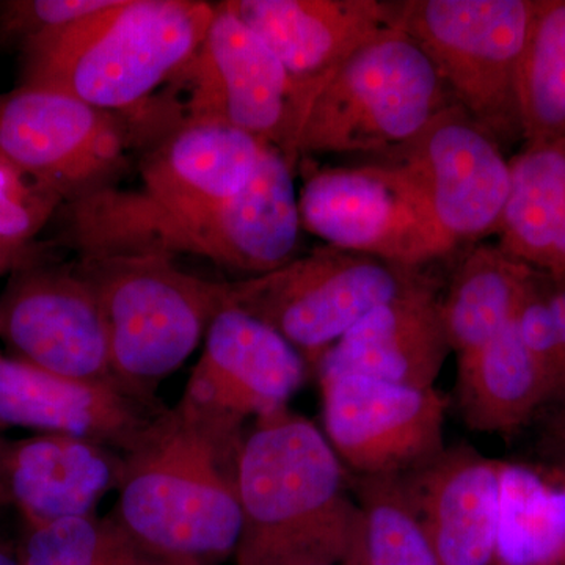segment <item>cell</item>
Here are the masks:
<instances>
[{
	"mask_svg": "<svg viewBox=\"0 0 565 565\" xmlns=\"http://www.w3.org/2000/svg\"><path fill=\"white\" fill-rule=\"evenodd\" d=\"M162 411L121 385L63 377L0 353V434L74 435L122 455Z\"/></svg>",
	"mask_w": 565,
	"mask_h": 565,
	"instance_id": "18",
	"label": "cell"
},
{
	"mask_svg": "<svg viewBox=\"0 0 565 565\" xmlns=\"http://www.w3.org/2000/svg\"><path fill=\"white\" fill-rule=\"evenodd\" d=\"M326 437L356 476H403L445 451L446 401L352 373H319Z\"/></svg>",
	"mask_w": 565,
	"mask_h": 565,
	"instance_id": "13",
	"label": "cell"
},
{
	"mask_svg": "<svg viewBox=\"0 0 565 565\" xmlns=\"http://www.w3.org/2000/svg\"><path fill=\"white\" fill-rule=\"evenodd\" d=\"M430 281L414 267L323 245L273 273L228 282V307L269 326L318 367L364 316Z\"/></svg>",
	"mask_w": 565,
	"mask_h": 565,
	"instance_id": "9",
	"label": "cell"
},
{
	"mask_svg": "<svg viewBox=\"0 0 565 565\" xmlns=\"http://www.w3.org/2000/svg\"><path fill=\"white\" fill-rule=\"evenodd\" d=\"M215 3L111 0L106 9L22 47V84L134 115L199 50Z\"/></svg>",
	"mask_w": 565,
	"mask_h": 565,
	"instance_id": "4",
	"label": "cell"
},
{
	"mask_svg": "<svg viewBox=\"0 0 565 565\" xmlns=\"http://www.w3.org/2000/svg\"><path fill=\"white\" fill-rule=\"evenodd\" d=\"M226 6L277 55L308 110L353 52L396 25V2L379 0H228Z\"/></svg>",
	"mask_w": 565,
	"mask_h": 565,
	"instance_id": "17",
	"label": "cell"
},
{
	"mask_svg": "<svg viewBox=\"0 0 565 565\" xmlns=\"http://www.w3.org/2000/svg\"><path fill=\"white\" fill-rule=\"evenodd\" d=\"M326 435L289 407L255 419L237 463L236 565H353L362 516Z\"/></svg>",
	"mask_w": 565,
	"mask_h": 565,
	"instance_id": "2",
	"label": "cell"
},
{
	"mask_svg": "<svg viewBox=\"0 0 565 565\" xmlns=\"http://www.w3.org/2000/svg\"><path fill=\"white\" fill-rule=\"evenodd\" d=\"M520 337L548 388L550 399L565 403V351L548 300V277L537 273L516 315Z\"/></svg>",
	"mask_w": 565,
	"mask_h": 565,
	"instance_id": "30",
	"label": "cell"
},
{
	"mask_svg": "<svg viewBox=\"0 0 565 565\" xmlns=\"http://www.w3.org/2000/svg\"><path fill=\"white\" fill-rule=\"evenodd\" d=\"M516 96L525 145L565 137V0H535Z\"/></svg>",
	"mask_w": 565,
	"mask_h": 565,
	"instance_id": "26",
	"label": "cell"
},
{
	"mask_svg": "<svg viewBox=\"0 0 565 565\" xmlns=\"http://www.w3.org/2000/svg\"><path fill=\"white\" fill-rule=\"evenodd\" d=\"M63 204L54 189L0 152V241L32 243Z\"/></svg>",
	"mask_w": 565,
	"mask_h": 565,
	"instance_id": "29",
	"label": "cell"
},
{
	"mask_svg": "<svg viewBox=\"0 0 565 565\" xmlns=\"http://www.w3.org/2000/svg\"><path fill=\"white\" fill-rule=\"evenodd\" d=\"M43 258L41 247L35 244H17L0 241V277L6 274H13L14 270L28 266V264L40 262Z\"/></svg>",
	"mask_w": 565,
	"mask_h": 565,
	"instance_id": "32",
	"label": "cell"
},
{
	"mask_svg": "<svg viewBox=\"0 0 565 565\" xmlns=\"http://www.w3.org/2000/svg\"><path fill=\"white\" fill-rule=\"evenodd\" d=\"M511 193L498 230V247L545 273L565 215V137L523 145L511 161Z\"/></svg>",
	"mask_w": 565,
	"mask_h": 565,
	"instance_id": "24",
	"label": "cell"
},
{
	"mask_svg": "<svg viewBox=\"0 0 565 565\" xmlns=\"http://www.w3.org/2000/svg\"><path fill=\"white\" fill-rule=\"evenodd\" d=\"M151 107L163 132L180 122H218L250 134L296 170L308 107L277 55L228 6L215 3L199 50Z\"/></svg>",
	"mask_w": 565,
	"mask_h": 565,
	"instance_id": "7",
	"label": "cell"
},
{
	"mask_svg": "<svg viewBox=\"0 0 565 565\" xmlns=\"http://www.w3.org/2000/svg\"><path fill=\"white\" fill-rule=\"evenodd\" d=\"M379 161L403 167L423 185L441 228L457 245L497 234L511 193V163L484 126L446 107Z\"/></svg>",
	"mask_w": 565,
	"mask_h": 565,
	"instance_id": "14",
	"label": "cell"
},
{
	"mask_svg": "<svg viewBox=\"0 0 565 565\" xmlns=\"http://www.w3.org/2000/svg\"><path fill=\"white\" fill-rule=\"evenodd\" d=\"M0 435H2V434H0Z\"/></svg>",
	"mask_w": 565,
	"mask_h": 565,
	"instance_id": "39",
	"label": "cell"
},
{
	"mask_svg": "<svg viewBox=\"0 0 565 565\" xmlns=\"http://www.w3.org/2000/svg\"><path fill=\"white\" fill-rule=\"evenodd\" d=\"M266 148L250 134L218 122H180L148 145L139 166L140 191L111 185L92 196L118 210L154 214L211 210L243 191Z\"/></svg>",
	"mask_w": 565,
	"mask_h": 565,
	"instance_id": "16",
	"label": "cell"
},
{
	"mask_svg": "<svg viewBox=\"0 0 565 565\" xmlns=\"http://www.w3.org/2000/svg\"><path fill=\"white\" fill-rule=\"evenodd\" d=\"M76 266L102 308L115 381L154 403L159 382L228 307V282L185 273L163 255L79 256Z\"/></svg>",
	"mask_w": 565,
	"mask_h": 565,
	"instance_id": "5",
	"label": "cell"
},
{
	"mask_svg": "<svg viewBox=\"0 0 565 565\" xmlns=\"http://www.w3.org/2000/svg\"><path fill=\"white\" fill-rule=\"evenodd\" d=\"M117 449L66 434L28 438L0 435V504L20 512L25 526L96 514L120 484Z\"/></svg>",
	"mask_w": 565,
	"mask_h": 565,
	"instance_id": "19",
	"label": "cell"
},
{
	"mask_svg": "<svg viewBox=\"0 0 565 565\" xmlns=\"http://www.w3.org/2000/svg\"><path fill=\"white\" fill-rule=\"evenodd\" d=\"M0 565H21L18 548L0 539Z\"/></svg>",
	"mask_w": 565,
	"mask_h": 565,
	"instance_id": "35",
	"label": "cell"
},
{
	"mask_svg": "<svg viewBox=\"0 0 565 565\" xmlns=\"http://www.w3.org/2000/svg\"><path fill=\"white\" fill-rule=\"evenodd\" d=\"M557 438H559L565 449V414L557 419Z\"/></svg>",
	"mask_w": 565,
	"mask_h": 565,
	"instance_id": "36",
	"label": "cell"
},
{
	"mask_svg": "<svg viewBox=\"0 0 565 565\" xmlns=\"http://www.w3.org/2000/svg\"><path fill=\"white\" fill-rule=\"evenodd\" d=\"M561 468H563V470L565 471V463H564V465H563V467H561Z\"/></svg>",
	"mask_w": 565,
	"mask_h": 565,
	"instance_id": "38",
	"label": "cell"
},
{
	"mask_svg": "<svg viewBox=\"0 0 565 565\" xmlns=\"http://www.w3.org/2000/svg\"><path fill=\"white\" fill-rule=\"evenodd\" d=\"M545 275L550 278L559 277L565 274V215L557 228L555 243L550 252L548 263H546Z\"/></svg>",
	"mask_w": 565,
	"mask_h": 565,
	"instance_id": "33",
	"label": "cell"
},
{
	"mask_svg": "<svg viewBox=\"0 0 565 565\" xmlns=\"http://www.w3.org/2000/svg\"><path fill=\"white\" fill-rule=\"evenodd\" d=\"M548 300L552 305L553 315H555V321L557 330H559L561 340H563L565 351V291H559L552 286L548 280Z\"/></svg>",
	"mask_w": 565,
	"mask_h": 565,
	"instance_id": "34",
	"label": "cell"
},
{
	"mask_svg": "<svg viewBox=\"0 0 565 565\" xmlns=\"http://www.w3.org/2000/svg\"><path fill=\"white\" fill-rule=\"evenodd\" d=\"M79 256L191 255L258 277L299 256L302 232L294 169L267 147L250 182L228 202L189 214L118 210L84 196L63 204Z\"/></svg>",
	"mask_w": 565,
	"mask_h": 565,
	"instance_id": "3",
	"label": "cell"
},
{
	"mask_svg": "<svg viewBox=\"0 0 565 565\" xmlns=\"http://www.w3.org/2000/svg\"><path fill=\"white\" fill-rule=\"evenodd\" d=\"M449 352L437 282L430 281L364 316L326 352L316 370L435 388Z\"/></svg>",
	"mask_w": 565,
	"mask_h": 565,
	"instance_id": "21",
	"label": "cell"
},
{
	"mask_svg": "<svg viewBox=\"0 0 565 565\" xmlns=\"http://www.w3.org/2000/svg\"><path fill=\"white\" fill-rule=\"evenodd\" d=\"M550 399L548 388L520 337L516 318L489 343L457 355V404L465 424L511 434Z\"/></svg>",
	"mask_w": 565,
	"mask_h": 565,
	"instance_id": "22",
	"label": "cell"
},
{
	"mask_svg": "<svg viewBox=\"0 0 565 565\" xmlns=\"http://www.w3.org/2000/svg\"><path fill=\"white\" fill-rule=\"evenodd\" d=\"M18 555L21 565H180L141 545L114 514L28 526Z\"/></svg>",
	"mask_w": 565,
	"mask_h": 565,
	"instance_id": "28",
	"label": "cell"
},
{
	"mask_svg": "<svg viewBox=\"0 0 565 565\" xmlns=\"http://www.w3.org/2000/svg\"><path fill=\"white\" fill-rule=\"evenodd\" d=\"M302 228L326 245L422 269L457 244L414 174L394 163L327 167L305 181Z\"/></svg>",
	"mask_w": 565,
	"mask_h": 565,
	"instance_id": "10",
	"label": "cell"
},
{
	"mask_svg": "<svg viewBox=\"0 0 565 565\" xmlns=\"http://www.w3.org/2000/svg\"><path fill=\"white\" fill-rule=\"evenodd\" d=\"M535 0H404L396 25L433 62L452 102L501 145L522 139L520 62Z\"/></svg>",
	"mask_w": 565,
	"mask_h": 565,
	"instance_id": "8",
	"label": "cell"
},
{
	"mask_svg": "<svg viewBox=\"0 0 565 565\" xmlns=\"http://www.w3.org/2000/svg\"><path fill=\"white\" fill-rule=\"evenodd\" d=\"M136 141L131 121L54 88L0 93V152L71 203L117 184Z\"/></svg>",
	"mask_w": 565,
	"mask_h": 565,
	"instance_id": "11",
	"label": "cell"
},
{
	"mask_svg": "<svg viewBox=\"0 0 565 565\" xmlns=\"http://www.w3.org/2000/svg\"><path fill=\"white\" fill-rule=\"evenodd\" d=\"M494 565H565V471L501 462Z\"/></svg>",
	"mask_w": 565,
	"mask_h": 565,
	"instance_id": "25",
	"label": "cell"
},
{
	"mask_svg": "<svg viewBox=\"0 0 565 565\" xmlns=\"http://www.w3.org/2000/svg\"><path fill=\"white\" fill-rule=\"evenodd\" d=\"M244 429L207 418L180 401L163 408L122 452L114 515L156 555L210 565L239 542L237 463Z\"/></svg>",
	"mask_w": 565,
	"mask_h": 565,
	"instance_id": "1",
	"label": "cell"
},
{
	"mask_svg": "<svg viewBox=\"0 0 565 565\" xmlns=\"http://www.w3.org/2000/svg\"><path fill=\"white\" fill-rule=\"evenodd\" d=\"M455 104L426 52L397 25L353 52L316 96L297 154H384Z\"/></svg>",
	"mask_w": 565,
	"mask_h": 565,
	"instance_id": "6",
	"label": "cell"
},
{
	"mask_svg": "<svg viewBox=\"0 0 565 565\" xmlns=\"http://www.w3.org/2000/svg\"><path fill=\"white\" fill-rule=\"evenodd\" d=\"M537 273L498 245H478L468 253L440 297L451 351H473L514 321Z\"/></svg>",
	"mask_w": 565,
	"mask_h": 565,
	"instance_id": "23",
	"label": "cell"
},
{
	"mask_svg": "<svg viewBox=\"0 0 565 565\" xmlns=\"http://www.w3.org/2000/svg\"><path fill=\"white\" fill-rule=\"evenodd\" d=\"M401 479L441 565H494L501 462L459 448Z\"/></svg>",
	"mask_w": 565,
	"mask_h": 565,
	"instance_id": "20",
	"label": "cell"
},
{
	"mask_svg": "<svg viewBox=\"0 0 565 565\" xmlns=\"http://www.w3.org/2000/svg\"><path fill=\"white\" fill-rule=\"evenodd\" d=\"M111 0H11L0 3V39L25 44L106 9Z\"/></svg>",
	"mask_w": 565,
	"mask_h": 565,
	"instance_id": "31",
	"label": "cell"
},
{
	"mask_svg": "<svg viewBox=\"0 0 565 565\" xmlns=\"http://www.w3.org/2000/svg\"><path fill=\"white\" fill-rule=\"evenodd\" d=\"M548 277V275H546ZM550 282H552L553 288L559 289V291H565V274L559 275V277L556 278H550Z\"/></svg>",
	"mask_w": 565,
	"mask_h": 565,
	"instance_id": "37",
	"label": "cell"
},
{
	"mask_svg": "<svg viewBox=\"0 0 565 565\" xmlns=\"http://www.w3.org/2000/svg\"><path fill=\"white\" fill-rule=\"evenodd\" d=\"M181 399L225 426L244 429L288 407L307 377L303 356L266 323L234 307L211 322Z\"/></svg>",
	"mask_w": 565,
	"mask_h": 565,
	"instance_id": "15",
	"label": "cell"
},
{
	"mask_svg": "<svg viewBox=\"0 0 565 565\" xmlns=\"http://www.w3.org/2000/svg\"><path fill=\"white\" fill-rule=\"evenodd\" d=\"M0 340L13 359L52 374L118 384L102 308L76 262L40 259L11 274L0 292Z\"/></svg>",
	"mask_w": 565,
	"mask_h": 565,
	"instance_id": "12",
	"label": "cell"
},
{
	"mask_svg": "<svg viewBox=\"0 0 565 565\" xmlns=\"http://www.w3.org/2000/svg\"><path fill=\"white\" fill-rule=\"evenodd\" d=\"M362 516L353 565H441L401 476H356Z\"/></svg>",
	"mask_w": 565,
	"mask_h": 565,
	"instance_id": "27",
	"label": "cell"
}]
</instances>
